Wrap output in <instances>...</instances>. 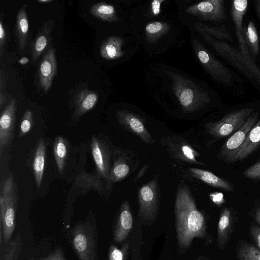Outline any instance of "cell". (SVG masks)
<instances>
[{
	"instance_id": "cell-25",
	"label": "cell",
	"mask_w": 260,
	"mask_h": 260,
	"mask_svg": "<svg viewBox=\"0 0 260 260\" xmlns=\"http://www.w3.org/2000/svg\"><path fill=\"white\" fill-rule=\"evenodd\" d=\"M46 156V146L44 140L42 138L39 140L32 164L33 170L38 187L41 186L43 176Z\"/></svg>"
},
{
	"instance_id": "cell-36",
	"label": "cell",
	"mask_w": 260,
	"mask_h": 260,
	"mask_svg": "<svg viewBox=\"0 0 260 260\" xmlns=\"http://www.w3.org/2000/svg\"><path fill=\"white\" fill-rule=\"evenodd\" d=\"M243 174L248 178H260V161L255 163L243 172Z\"/></svg>"
},
{
	"instance_id": "cell-42",
	"label": "cell",
	"mask_w": 260,
	"mask_h": 260,
	"mask_svg": "<svg viewBox=\"0 0 260 260\" xmlns=\"http://www.w3.org/2000/svg\"><path fill=\"white\" fill-rule=\"evenodd\" d=\"M211 200L216 205H220L224 202L223 195L221 192H214L210 194Z\"/></svg>"
},
{
	"instance_id": "cell-34",
	"label": "cell",
	"mask_w": 260,
	"mask_h": 260,
	"mask_svg": "<svg viewBox=\"0 0 260 260\" xmlns=\"http://www.w3.org/2000/svg\"><path fill=\"white\" fill-rule=\"evenodd\" d=\"M33 115L30 110H27L24 113L20 125L19 137L21 138L28 133L33 125Z\"/></svg>"
},
{
	"instance_id": "cell-11",
	"label": "cell",
	"mask_w": 260,
	"mask_h": 260,
	"mask_svg": "<svg viewBox=\"0 0 260 260\" xmlns=\"http://www.w3.org/2000/svg\"><path fill=\"white\" fill-rule=\"evenodd\" d=\"M157 181L153 179L139 188L138 193L139 215L150 219L156 215L158 202Z\"/></svg>"
},
{
	"instance_id": "cell-35",
	"label": "cell",
	"mask_w": 260,
	"mask_h": 260,
	"mask_svg": "<svg viewBox=\"0 0 260 260\" xmlns=\"http://www.w3.org/2000/svg\"><path fill=\"white\" fill-rule=\"evenodd\" d=\"M128 248V243H124L120 249L114 245L110 246L109 252V260H124Z\"/></svg>"
},
{
	"instance_id": "cell-19",
	"label": "cell",
	"mask_w": 260,
	"mask_h": 260,
	"mask_svg": "<svg viewBox=\"0 0 260 260\" xmlns=\"http://www.w3.org/2000/svg\"><path fill=\"white\" fill-rule=\"evenodd\" d=\"M124 40L119 36H110L102 43L100 54L102 58L113 60L123 57L126 53L122 49Z\"/></svg>"
},
{
	"instance_id": "cell-29",
	"label": "cell",
	"mask_w": 260,
	"mask_h": 260,
	"mask_svg": "<svg viewBox=\"0 0 260 260\" xmlns=\"http://www.w3.org/2000/svg\"><path fill=\"white\" fill-rule=\"evenodd\" d=\"M232 223L231 213L228 208L223 210L218 223L217 237L219 245L223 248L226 244Z\"/></svg>"
},
{
	"instance_id": "cell-8",
	"label": "cell",
	"mask_w": 260,
	"mask_h": 260,
	"mask_svg": "<svg viewBox=\"0 0 260 260\" xmlns=\"http://www.w3.org/2000/svg\"><path fill=\"white\" fill-rule=\"evenodd\" d=\"M204 40L208 43L221 56L240 70L247 78L252 79L254 77L248 64L240 53L223 41L215 39L206 33H200Z\"/></svg>"
},
{
	"instance_id": "cell-37",
	"label": "cell",
	"mask_w": 260,
	"mask_h": 260,
	"mask_svg": "<svg viewBox=\"0 0 260 260\" xmlns=\"http://www.w3.org/2000/svg\"><path fill=\"white\" fill-rule=\"evenodd\" d=\"M8 77L5 72L1 69L0 72V106L2 107L3 104L6 101L4 95Z\"/></svg>"
},
{
	"instance_id": "cell-47",
	"label": "cell",
	"mask_w": 260,
	"mask_h": 260,
	"mask_svg": "<svg viewBox=\"0 0 260 260\" xmlns=\"http://www.w3.org/2000/svg\"><path fill=\"white\" fill-rule=\"evenodd\" d=\"M37 1L40 3L44 4V3H47L51 2L52 1V0H37Z\"/></svg>"
},
{
	"instance_id": "cell-24",
	"label": "cell",
	"mask_w": 260,
	"mask_h": 260,
	"mask_svg": "<svg viewBox=\"0 0 260 260\" xmlns=\"http://www.w3.org/2000/svg\"><path fill=\"white\" fill-rule=\"evenodd\" d=\"M27 5H23L19 10L16 21V33L18 46L24 50L27 43L28 34V21L26 14Z\"/></svg>"
},
{
	"instance_id": "cell-28",
	"label": "cell",
	"mask_w": 260,
	"mask_h": 260,
	"mask_svg": "<svg viewBox=\"0 0 260 260\" xmlns=\"http://www.w3.org/2000/svg\"><path fill=\"white\" fill-rule=\"evenodd\" d=\"M170 29V25L167 22L164 21H153L145 25L144 32L148 42H155L169 32Z\"/></svg>"
},
{
	"instance_id": "cell-3",
	"label": "cell",
	"mask_w": 260,
	"mask_h": 260,
	"mask_svg": "<svg viewBox=\"0 0 260 260\" xmlns=\"http://www.w3.org/2000/svg\"><path fill=\"white\" fill-rule=\"evenodd\" d=\"M17 193L12 175H9L1 183L0 195V220L4 243L10 241L15 228Z\"/></svg>"
},
{
	"instance_id": "cell-27",
	"label": "cell",
	"mask_w": 260,
	"mask_h": 260,
	"mask_svg": "<svg viewBox=\"0 0 260 260\" xmlns=\"http://www.w3.org/2000/svg\"><path fill=\"white\" fill-rule=\"evenodd\" d=\"M53 152L57 169L60 174L63 172L69 152L68 141L61 136L56 137L53 144Z\"/></svg>"
},
{
	"instance_id": "cell-4",
	"label": "cell",
	"mask_w": 260,
	"mask_h": 260,
	"mask_svg": "<svg viewBox=\"0 0 260 260\" xmlns=\"http://www.w3.org/2000/svg\"><path fill=\"white\" fill-rule=\"evenodd\" d=\"M247 7V0L233 1L231 5V16L235 27L239 51L246 61L254 79L260 84V69L251 58L244 36L243 20Z\"/></svg>"
},
{
	"instance_id": "cell-38",
	"label": "cell",
	"mask_w": 260,
	"mask_h": 260,
	"mask_svg": "<svg viewBox=\"0 0 260 260\" xmlns=\"http://www.w3.org/2000/svg\"><path fill=\"white\" fill-rule=\"evenodd\" d=\"M6 42V32L2 19L0 21V57H2Z\"/></svg>"
},
{
	"instance_id": "cell-5",
	"label": "cell",
	"mask_w": 260,
	"mask_h": 260,
	"mask_svg": "<svg viewBox=\"0 0 260 260\" xmlns=\"http://www.w3.org/2000/svg\"><path fill=\"white\" fill-rule=\"evenodd\" d=\"M192 42L198 59L212 78L223 85H232L233 76L229 70L216 59L199 41L193 39Z\"/></svg>"
},
{
	"instance_id": "cell-1",
	"label": "cell",
	"mask_w": 260,
	"mask_h": 260,
	"mask_svg": "<svg viewBox=\"0 0 260 260\" xmlns=\"http://www.w3.org/2000/svg\"><path fill=\"white\" fill-rule=\"evenodd\" d=\"M175 214L177 238L181 248H187L194 238L205 236L204 216L197 209L189 189L185 185L178 188Z\"/></svg>"
},
{
	"instance_id": "cell-20",
	"label": "cell",
	"mask_w": 260,
	"mask_h": 260,
	"mask_svg": "<svg viewBox=\"0 0 260 260\" xmlns=\"http://www.w3.org/2000/svg\"><path fill=\"white\" fill-rule=\"evenodd\" d=\"M98 99V94L94 91L87 89L80 91L74 101L75 116L80 117L92 110L96 104Z\"/></svg>"
},
{
	"instance_id": "cell-40",
	"label": "cell",
	"mask_w": 260,
	"mask_h": 260,
	"mask_svg": "<svg viewBox=\"0 0 260 260\" xmlns=\"http://www.w3.org/2000/svg\"><path fill=\"white\" fill-rule=\"evenodd\" d=\"M40 260H67L64 257L62 251L60 249H56L47 257Z\"/></svg>"
},
{
	"instance_id": "cell-15",
	"label": "cell",
	"mask_w": 260,
	"mask_h": 260,
	"mask_svg": "<svg viewBox=\"0 0 260 260\" xmlns=\"http://www.w3.org/2000/svg\"><path fill=\"white\" fill-rule=\"evenodd\" d=\"M57 73L55 50L50 47L43 56L39 68V83L44 92L50 88L54 77Z\"/></svg>"
},
{
	"instance_id": "cell-48",
	"label": "cell",
	"mask_w": 260,
	"mask_h": 260,
	"mask_svg": "<svg viewBox=\"0 0 260 260\" xmlns=\"http://www.w3.org/2000/svg\"><path fill=\"white\" fill-rule=\"evenodd\" d=\"M29 260H34V258H31L30 259H29Z\"/></svg>"
},
{
	"instance_id": "cell-13",
	"label": "cell",
	"mask_w": 260,
	"mask_h": 260,
	"mask_svg": "<svg viewBox=\"0 0 260 260\" xmlns=\"http://www.w3.org/2000/svg\"><path fill=\"white\" fill-rule=\"evenodd\" d=\"M166 149L173 158L177 160L190 164L205 165L196 159L199 153L185 140L176 137L165 138Z\"/></svg>"
},
{
	"instance_id": "cell-26",
	"label": "cell",
	"mask_w": 260,
	"mask_h": 260,
	"mask_svg": "<svg viewBox=\"0 0 260 260\" xmlns=\"http://www.w3.org/2000/svg\"><path fill=\"white\" fill-rule=\"evenodd\" d=\"M90 13L95 17L110 22H118L120 19L117 15L114 6L105 2H100L93 5L90 10Z\"/></svg>"
},
{
	"instance_id": "cell-14",
	"label": "cell",
	"mask_w": 260,
	"mask_h": 260,
	"mask_svg": "<svg viewBox=\"0 0 260 260\" xmlns=\"http://www.w3.org/2000/svg\"><path fill=\"white\" fill-rule=\"evenodd\" d=\"M90 148L98 174L109 180L110 172L111 152L108 145L93 135Z\"/></svg>"
},
{
	"instance_id": "cell-41",
	"label": "cell",
	"mask_w": 260,
	"mask_h": 260,
	"mask_svg": "<svg viewBox=\"0 0 260 260\" xmlns=\"http://www.w3.org/2000/svg\"><path fill=\"white\" fill-rule=\"evenodd\" d=\"M250 230L257 248L260 250V228L253 225L251 227Z\"/></svg>"
},
{
	"instance_id": "cell-46",
	"label": "cell",
	"mask_w": 260,
	"mask_h": 260,
	"mask_svg": "<svg viewBox=\"0 0 260 260\" xmlns=\"http://www.w3.org/2000/svg\"><path fill=\"white\" fill-rule=\"evenodd\" d=\"M255 220L260 224V209L258 210L255 215Z\"/></svg>"
},
{
	"instance_id": "cell-31",
	"label": "cell",
	"mask_w": 260,
	"mask_h": 260,
	"mask_svg": "<svg viewBox=\"0 0 260 260\" xmlns=\"http://www.w3.org/2000/svg\"><path fill=\"white\" fill-rule=\"evenodd\" d=\"M243 30L249 52L255 56L259 52V38L254 23L250 21L247 27L243 26Z\"/></svg>"
},
{
	"instance_id": "cell-18",
	"label": "cell",
	"mask_w": 260,
	"mask_h": 260,
	"mask_svg": "<svg viewBox=\"0 0 260 260\" xmlns=\"http://www.w3.org/2000/svg\"><path fill=\"white\" fill-rule=\"evenodd\" d=\"M54 22L50 19L45 21L41 27L31 48V58L37 60L48 46Z\"/></svg>"
},
{
	"instance_id": "cell-10",
	"label": "cell",
	"mask_w": 260,
	"mask_h": 260,
	"mask_svg": "<svg viewBox=\"0 0 260 260\" xmlns=\"http://www.w3.org/2000/svg\"><path fill=\"white\" fill-rule=\"evenodd\" d=\"M186 12L204 21L220 22L226 18L223 0L198 2L188 6Z\"/></svg>"
},
{
	"instance_id": "cell-23",
	"label": "cell",
	"mask_w": 260,
	"mask_h": 260,
	"mask_svg": "<svg viewBox=\"0 0 260 260\" xmlns=\"http://www.w3.org/2000/svg\"><path fill=\"white\" fill-rule=\"evenodd\" d=\"M128 160L129 159L125 153L119 155L115 159L110 172L108 180L109 184L120 181L129 175L131 166Z\"/></svg>"
},
{
	"instance_id": "cell-43",
	"label": "cell",
	"mask_w": 260,
	"mask_h": 260,
	"mask_svg": "<svg viewBox=\"0 0 260 260\" xmlns=\"http://www.w3.org/2000/svg\"><path fill=\"white\" fill-rule=\"evenodd\" d=\"M148 167L149 166L148 165H146L141 169V170L138 172V174L134 179V182H137L139 178L142 177L144 175L147 170L148 169Z\"/></svg>"
},
{
	"instance_id": "cell-45",
	"label": "cell",
	"mask_w": 260,
	"mask_h": 260,
	"mask_svg": "<svg viewBox=\"0 0 260 260\" xmlns=\"http://www.w3.org/2000/svg\"><path fill=\"white\" fill-rule=\"evenodd\" d=\"M29 61V59L26 57H23L18 60V62L21 64H25Z\"/></svg>"
},
{
	"instance_id": "cell-6",
	"label": "cell",
	"mask_w": 260,
	"mask_h": 260,
	"mask_svg": "<svg viewBox=\"0 0 260 260\" xmlns=\"http://www.w3.org/2000/svg\"><path fill=\"white\" fill-rule=\"evenodd\" d=\"M253 110L252 108H246L231 112L217 121L207 123L206 131L216 138L227 137L243 125Z\"/></svg>"
},
{
	"instance_id": "cell-16",
	"label": "cell",
	"mask_w": 260,
	"mask_h": 260,
	"mask_svg": "<svg viewBox=\"0 0 260 260\" xmlns=\"http://www.w3.org/2000/svg\"><path fill=\"white\" fill-rule=\"evenodd\" d=\"M17 101L15 98L11 99L5 108L0 118V152L10 142L14 133Z\"/></svg>"
},
{
	"instance_id": "cell-33",
	"label": "cell",
	"mask_w": 260,
	"mask_h": 260,
	"mask_svg": "<svg viewBox=\"0 0 260 260\" xmlns=\"http://www.w3.org/2000/svg\"><path fill=\"white\" fill-rule=\"evenodd\" d=\"M22 242L20 234L9 245L3 260H16L21 250Z\"/></svg>"
},
{
	"instance_id": "cell-17",
	"label": "cell",
	"mask_w": 260,
	"mask_h": 260,
	"mask_svg": "<svg viewBox=\"0 0 260 260\" xmlns=\"http://www.w3.org/2000/svg\"><path fill=\"white\" fill-rule=\"evenodd\" d=\"M133 226V216L127 201L123 202L114 233V240L117 243L124 241Z\"/></svg>"
},
{
	"instance_id": "cell-2",
	"label": "cell",
	"mask_w": 260,
	"mask_h": 260,
	"mask_svg": "<svg viewBox=\"0 0 260 260\" xmlns=\"http://www.w3.org/2000/svg\"><path fill=\"white\" fill-rule=\"evenodd\" d=\"M171 81V89L185 113L197 111L210 102L208 93L192 80L180 73L165 71Z\"/></svg>"
},
{
	"instance_id": "cell-39",
	"label": "cell",
	"mask_w": 260,
	"mask_h": 260,
	"mask_svg": "<svg viewBox=\"0 0 260 260\" xmlns=\"http://www.w3.org/2000/svg\"><path fill=\"white\" fill-rule=\"evenodd\" d=\"M164 0H154L150 5V12L153 16H157L160 13L161 5Z\"/></svg>"
},
{
	"instance_id": "cell-32",
	"label": "cell",
	"mask_w": 260,
	"mask_h": 260,
	"mask_svg": "<svg viewBox=\"0 0 260 260\" xmlns=\"http://www.w3.org/2000/svg\"><path fill=\"white\" fill-rule=\"evenodd\" d=\"M237 255L239 260H260V250L250 243L241 244Z\"/></svg>"
},
{
	"instance_id": "cell-21",
	"label": "cell",
	"mask_w": 260,
	"mask_h": 260,
	"mask_svg": "<svg viewBox=\"0 0 260 260\" xmlns=\"http://www.w3.org/2000/svg\"><path fill=\"white\" fill-rule=\"evenodd\" d=\"M260 145V118L248 134L241 148L233 161L242 160L251 154Z\"/></svg>"
},
{
	"instance_id": "cell-9",
	"label": "cell",
	"mask_w": 260,
	"mask_h": 260,
	"mask_svg": "<svg viewBox=\"0 0 260 260\" xmlns=\"http://www.w3.org/2000/svg\"><path fill=\"white\" fill-rule=\"evenodd\" d=\"M258 114L252 113L243 125L236 131L223 144L220 156L233 162L234 157L244 144L247 136L257 121Z\"/></svg>"
},
{
	"instance_id": "cell-7",
	"label": "cell",
	"mask_w": 260,
	"mask_h": 260,
	"mask_svg": "<svg viewBox=\"0 0 260 260\" xmlns=\"http://www.w3.org/2000/svg\"><path fill=\"white\" fill-rule=\"evenodd\" d=\"M72 244L80 260H95V239L89 223L77 224L72 231Z\"/></svg>"
},
{
	"instance_id": "cell-12",
	"label": "cell",
	"mask_w": 260,
	"mask_h": 260,
	"mask_svg": "<svg viewBox=\"0 0 260 260\" xmlns=\"http://www.w3.org/2000/svg\"><path fill=\"white\" fill-rule=\"evenodd\" d=\"M116 117L119 122L128 131L138 136L147 144H152L154 140L145 126L143 119L138 115L126 110H118Z\"/></svg>"
},
{
	"instance_id": "cell-22",
	"label": "cell",
	"mask_w": 260,
	"mask_h": 260,
	"mask_svg": "<svg viewBox=\"0 0 260 260\" xmlns=\"http://www.w3.org/2000/svg\"><path fill=\"white\" fill-rule=\"evenodd\" d=\"M189 171L192 176L209 185L229 191L234 190L233 185L230 182L210 171L195 168H189Z\"/></svg>"
},
{
	"instance_id": "cell-44",
	"label": "cell",
	"mask_w": 260,
	"mask_h": 260,
	"mask_svg": "<svg viewBox=\"0 0 260 260\" xmlns=\"http://www.w3.org/2000/svg\"><path fill=\"white\" fill-rule=\"evenodd\" d=\"M255 2L256 11L260 21V0H256Z\"/></svg>"
},
{
	"instance_id": "cell-30",
	"label": "cell",
	"mask_w": 260,
	"mask_h": 260,
	"mask_svg": "<svg viewBox=\"0 0 260 260\" xmlns=\"http://www.w3.org/2000/svg\"><path fill=\"white\" fill-rule=\"evenodd\" d=\"M195 28L199 33H206L218 40H227L233 42V39L230 33L227 30L224 25L220 26H210L200 22L194 25Z\"/></svg>"
}]
</instances>
